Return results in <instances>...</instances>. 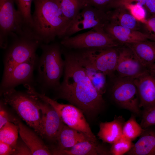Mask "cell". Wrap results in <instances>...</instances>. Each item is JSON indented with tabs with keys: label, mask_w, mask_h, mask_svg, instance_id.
I'll list each match as a JSON object with an SVG mask.
<instances>
[{
	"label": "cell",
	"mask_w": 155,
	"mask_h": 155,
	"mask_svg": "<svg viewBox=\"0 0 155 155\" xmlns=\"http://www.w3.org/2000/svg\"><path fill=\"white\" fill-rule=\"evenodd\" d=\"M32 32L41 43L49 44L57 37H65L71 24L64 16L60 0H33Z\"/></svg>",
	"instance_id": "1"
},
{
	"label": "cell",
	"mask_w": 155,
	"mask_h": 155,
	"mask_svg": "<svg viewBox=\"0 0 155 155\" xmlns=\"http://www.w3.org/2000/svg\"><path fill=\"white\" fill-rule=\"evenodd\" d=\"M2 94L4 104L11 106L22 120L43 138L41 99L27 90L18 91L14 88L2 90Z\"/></svg>",
	"instance_id": "2"
},
{
	"label": "cell",
	"mask_w": 155,
	"mask_h": 155,
	"mask_svg": "<svg viewBox=\"0 0 155 155\" xmlns=\"http://www.w3.org/2000/svg\"><path fill=\"white\" fill-rule=\"evenodd\" d=\"M42 53L38 62L40 83L44 88L55 90L61 85L60 79L64 68L62 49L58 44L41 43Z\"/></svg>",
	"instance_id": "3"
},
{
	"label": "cell",
	"mask_w": 155,
	"mask_h": 155,
	"mask_svg": "<svg viewBox=\"0 0 155 155\" xmlns=\"http://www.w3.org/2000/svg\"><path fill=\"white\" fill-rule=\"evenodd\" d=\"M14 0H0V45L6 48L9 37L33 36L26 25L19 12L14 6Z\"/></svg>",
	"instance_id": "4"
},
{
	"label": "cell",
	"mask_w": 155,
	"mask_h": 155,
	"mask_svg": "<svg viewBox=\"0 0 155 155\" xmlns=\"http://www.w3.org/2000/svg\"><path fill=\"white\" fill-rule=\"evenodd\" d=\"M118 47L73 49L72 51L80 63L112 76L116 70L118 57Z\"/></svg>",
	"instance_id": "5"
},
{
	"label": "cell",
	"mask_w": 155,
	"mask_h": 155,
	"mask_svg": "<svg viewBox=\"0 0 155 155\" xmlns=\"http://www.w3.org/2000/svg\"><path fill=\"white\" fill-rule=\"evenodd\" d=\"M29 91L50 104L57 112L64 124L84 133L92 141H97L84 113L79 108L71 104L59 103L44 94L37 92L33 87L29 88Z\"/></svg>",
	"instance_id": "6"
},
{
	"label": "cell",
	"mask_w": 155,
	"mask_h": 155,
	"mask_svg": "<svg viewBox=\"0 0 155 155\" xmlns=\"http://www.w3.org/2000/svg\"><path fill=\"white\" fill-rule=\"evenodd\" d=\"M13 39L5 55L3 77L9 73L16 65L36 54L37 48L41 43L28 36H18Z\"/></svg>",
	"instance_id": "7"
},
{
	"label": "cell",
	"mask_w": 155,
	"mask_h": 155,
	"mask_svg": "<svg viewBox=\"0 0 155 155\" xmlns=\"http://www.w3.org/2000/svg\"><path fill=\"white\" fill-rule=\"evenodd\" d=\"M60 43L62 47L69 49L118 47L121 45L104 31L93 28L74 36L65 37L62 39Z\"/></svg>",
	"instance_id": "8"
},
{
	"label": "cell",
	"mask_w": 155,
	"mask_h": 155,
	"mask_svg": "<svg viewBox=\"0 0 155 155\" xmlns=\"http://www.w3.org/2000/svg\"><path fill=\"white\" fill-rule=\"evenodd\" d=\"M134 78L119 76L115 79L111 88V96L121 108L140 115L139 98Z\"/></svg>",
	"instance_id": "9"
},
{
	"label": "cell",
	"mask_w": 155,
	"mask_h": 155,
	"mask_svg": "<svg viewBox=\"0 0 155 155\" xmlns=\"http://www.w3.org/2000/svg\"><path fill=\"white\" fill-rule=\"evenodd\" d=\"M109 22L106 11L87 4L72 23L65 37L89 28L104 31V28Z\"/></svg>",
	"instance_id": "10"
},
{
	"label": "cell",
	"mask_w": 155,
	"mask_h": 155,
	"mask_svg": "<svg viewBox=\"0 0 155 155\" xmlns=\"http://www.w3.org/2000/svg\"><path fill=\"white\" fill-rule=\"evenodd\" d=\"M38 60L36 54L16 65L9 73L3 77L1 84L2 90L13 88L20 84H30Z\"/></svg>",
	"instance_id": "11"
},
{
	"label": "cell",
	"mask_w": 155,
	"mask_h": 155,
	"mask_svg": "<svg viewBox=\"0 0 155 155\" xmlns=\"http://www.w3.org/2000/svg\"><path fill=\"white\" fill-rule=\"evenodd\" d=\"M118 47L116 70L119 76L135 78L148 70L141 63L133 52L126 45Z\"/></svg>",
	"instance_id": "12"
},
{
	"label": "cell",
	"mask_w": 155,
	"mask_h": 155,
	"mask_svg": "<svg viewBox=\"0 0 155 155\" xmlns=\"http://www.w3.org/2000/svg\"><path fill=\"white\" fill-rule=\"evenodd\" d=\"M140 107L144 110L155 107V75L149 70L135 78Z\"/></svg>",
	"instance_id": "13"
},
{
	"label": "cell",
	"mask_w": 155,
	"mask_h": 155,
	"mask_svg": "<svg viewBox=\"0 0 155 155\" xmlns=\"http://www.w3.org/2000/svg\"><path fill=\"white\" fill-rule=\"evenodd\" d=\"M41 100L44 137L51 141L56 142L64 123L56 111L49 103Z\"/></svg>",
	"instance_id": "14"
},
{
	"label": "cell",
	"mask_w": 155,
	"mask_h": 155,
	"mask_svg": "<svg viewBox=\"0 0 155 155\" xmlns=\"http://www.w3.org/2000/svg\"><path fill=\"white\" fill-rule=\"evenodd\" d=\"M104 31L121 45L150 39L148 34L109 22L104 28Z\"/></svg>",
	"instance_id": "15"
},
{
	"label": "cell",
	"mask_w": 155,
	"mask_h": 155,
	"mask_svg": "<svg viewBox=\"0 0 155 155\" xmlns=\"http://www.w3.org/2000/svg\"><path fill=\"white\" fill-rule=\"evenodd\" d=\"M52 154L58 155H105L110 154L108 151L97 141L88 140L79 142L72 147L64 150L54 149Z\"/></svg>",
	"instance_id": "16"
},
{
	"label": "cell",
	"mask_w": 155,
	"mask_h": 155,
	"mask_svg": "<svg viewBox=\"0 0 155 155\" xmlns=\"http://www.w3.org/2000/svg\"><path fill=\"white\" fill-rule=\"evenodd\" d=\"M22 141L30 150L32 155H51L52 153L35 132L23 124L19 119L16 124Z\"/></svg>",
	"instance_id": "17"
},
{
	"label": "cell",
	"mask_w": 155,
	"mask_h": 155,
	"mask_svg": "<svg viewBox=\"0 0 155 155\" xmlns=\"http://www.w3.org/2000/svg\"><path fill=\"white\" fill-rule=\"evenodd\" d=\"M125 119L122 116L115 117L113 120L101 122L97 136L103 142L113 144L123 135Z\"/></svg>",
	"instance_id": "18"
},
{
	"label": "cell",
	"mask_w": 155,
	"mask_h": 155,
	"mask_svg": "<svg viewBox=\"0 0 155 155\" xmlns=\"http://www.w3.org/2000/svg\"><path fill=\"white\" fill-rule=\"evenodd\" d=\"M129 47L144 67L155 63V41L148 40L125 44Z\"/></svg>",
	"instance_id": "19"
},
{
	"label": "cell",
	"mask_w": 155,
	"mask_h": 155,
	"mask_svg": "<svg viewBox=\"0 0 155 155\" xmlns=\"http://www.w3.org/2000/svg\"><path fill=\"white\" fill-rule=\"evenodd\" d=\"M109 22L118 26L139 30L142 24L137 20L125 6H120L106 11Z\"/></svg>",
	"instance_id": "20"
},
{
	"label": "cell",
	"mask_w": 155,
	"mask_h": 155,
	"mask_svg": "<svg viewBox=\"0 0 155 155\" xmlns=\"http://www.w3.org/2000/svg\"><path fill=\"white\" fill-rule=\"evenodd\" d=\"M88 140L92 141L84 133L64 123L57 139L58 147L56 149H67L79 142Z\"/></svg>",
	"instance_id": "21"
},
{
	"label": "cell",
	"mask_w": 155,
	"mask_h": 155,
	"mask_svg": "<svg viewBox=\"0 0 155 155\" xmlns=\"http://www.w3.org/2000/svg\"><path fill=\"white\" fill-rule=\"evenodd\" d=\"M129 155H155V131L145 129L131 149Z\"/></svg>",
	"instance_id": "22"
},
{
	"label": "cell",
	"mask_w": 155,
	"mask_h": 155,
	"mask_svg": "<svg viewBox=\"0 0 155 155\" xmlns=\"http://www.w3.org/2000/svg\"><path fill=\"white\" fill-rule=\"evenodd\" d=\"M79 62L83 67L94 87L98 92L102 95L106 90V75L91 66Z\"/></svg>",
	"instance_id": "23"
},
{
	"label": "cell",
	"mask_w": 155,
	"mask_h": 155,
	"mask_svg": "<svg viewBox=\"0 0 155 155\" xmlns=\"http://www.w3.org/2000/svg\"><path fill=\"white\" fill-rule=\"evenodd\" d=\"M60 3L64 16L71 24L87 5L85 0H60Z\"/></svg>",
	"instance_id": "24"
},
{
	"label": "cell",
	"mask_w": 155,
	"mask_h": 155,
	"mask_svg": "<svg viewBox=\"0 0 155 155\" xmlns=\"http://www.w3.org/2000/svg\"><path fill=\"white\" fill-rule=\"evenodd\" d=\"M18 127L17 124L8 122L0 128V141L14 147L18 138Z\"/></svg>",
	"instance_id": "25"
},
{
	"label": "cell",
	"mask_w": 155,
	"mask_h": 155,
	"mask_svg": "<svg viewBox=\"0 0 155 155\" xmlns=\"http://www.w3.org/2000/svg\"><path fill=\"white\" fill-rule=\"evenodd\" d=\"M144 130L137 123L135 117L132 115L124 124L123 135L132 141L141 135Z\"/></svg>",
	"instance_id": "26"
},
{
	"label": "cell",
	"mask_w": 155,
	"mask_h": 155,
	"mask_svg": "<svg viewBox=\"0 0 155 155\" xmlns=\"http://www.w3.org/2000/svg\"><path fill=\"white\" fill-rule=\"evenodd\" d=\"M33 0H14L18 7V10L21 14L27 27L32 32V16L31 6Z\"/></svg>",
	"instance_id": "27"
},
{
	"label": "cell",
	"mask_w": 155,
	"mask_h": 155,
	"mask_svg": "<svg viewBox=\"0 0 155 155\" xmlns=\"http://www.w3.org/2000/svg\"><path fill=\"white\" fill-rule=\"evenodd\" d=\"M134 144L132 141L123 135L112 144L109 150L110 154L123 155L127 154L132 148Z\"/></svg>",
	"instance_id": "28"
},
{
	"label": "cell",
	"mask_w": 155,
	"mask_h": 155,
	"mask_svg": "<svg viewBox=\"0 0 155 155\" xmlns=\"http://www.w3.org/2000/svg\"><path fill=\"white\" fill-rule=\"evenodd\" d=\"M125 7L129 11L131 14L137 20L142 23L144 22L146 19V11L144 6L136 3L127 5Z\"/></svg>",
	"instance_id": "29"
},
{
	"label": "cell",
	"mask_w": 155,
	"mask_h": 155,
	"mask_svg": "<svg viewBox=\"0 0 155 155\" xmlns=\"http://www.w3.org/2000/svg\"><path fill=\"white\" fill-rule=\"evenodd\" d=\"M140 124L144 129L155 125V107L144 110Z\"/></svg>",
	"instance_id": "30"
},
{
	"label": "cell",
	"mask_w": 155,
	"mask_h": 155,
	"mask_svg": "<svg viewBox=\"0 0 155 155\" xmlns=\"http://www.w3.org/2000/svg\"><path fill=\"white\" fill-rule=\"evenodd\" d=\"M3 106V102L1 101L0 107V128L8 122H12L16 124L19 119L12 116Z\"/></svg>",
	"instance_id": "31"
},
{
	"label": "cell",
	"mask_w": 155,
	"mask_h": 155,
	"mask_svg": "<svg viewBox=\"0 0 155 155\" xmlns=\"http://www.w3.org/2000/svg\"><path fill=\"white\" fill-rule=\"evenodd\" d=\"M142 24L144 32L149 35L151 40L155 41V16H152Z\"/></svg>",
	"instance_id": "32"
},
{
	"label": "cell",
	"mask_w": 155,
	"mask_h": 155,
	"mask_svg": "<svg viewBox=\"0 0 155 155\" xmlns=\"http://www.w3.org/2000/svg\"><path fill=\"white\" fill-rule=\"evenodd\" d=\"M146 0H113L107 7L106 11L120 6L133 3V2L138 3L143 6L145 4Z\"/></svg>",
	"instance_id": "33"
},
{
	"label": "cell",
	"mask_w": 155,
	"mask_h": 155,
	"mask_svg": "<svg viewBox=\"0 0 155 155\" xmlns=\"http://www.w3.org/2000/svg\"><path fill=\"white\" fill-rule=\"evenodd\" d=\"M87 4L106 11L108 5L113 0H85Z\"/></svg>",
	"instance_id": "34"
},
{
	"label": "cell",
	"mask_w": 155,
	"mask_h": 155,
	"mask_svg": "<svg viewBox=\"0 0 155 155\" xmlns=\"http://www.w3.org/2000/svg\"><path fill=\"white\" fill-rule=\"evenodd\" d=\"M13 147L14 155H32L30 150L23 141L22 142H18V141L16 144Z\"/></svg>",
	"instance_id": "35"
},
{
	"label": "cell",
	"mask_w": 155,
	"mask_h": 155,
	"mask_svg": "<svg viewBox=\"0 0 155 155\" xmlns=\"http://www.w3.org/2000/svg\"><path fill=\"white\" fill-rule=\"evenodd\" d=\"M13 147L5 143L0 141V155H14Z\"/></svg>",
	"instance_id": "36"
},
{
	"label": "cell",
	"mask_w": 155,
	"mask_h": 155,
	"mask_svg": "<svg viewBox=\"0 0 155 155\" xmlns=\"http://www.w3.org/2000/svg\"><path fill=\"white\" fill-rule=\"evenodd\" d=\"M144 7L151 16H155V0H146Z\"/></svg>",
	"instance_id": "37"
},
{
	"label": "cell",
	"mask_w": 155,
	"mask_h": 155,
	"mask_svg": "<svg viewBox=\"0 0 155 155\" xmlns=\"http://www.w3.org/2000/svg\"><path fill=\"white\" fill-rule=\"evenodd\" d=\"M148 69L150 72L155 75V63L150 66Z\"/></svg>",
	"instance_id": "38"
}]
</instances>
